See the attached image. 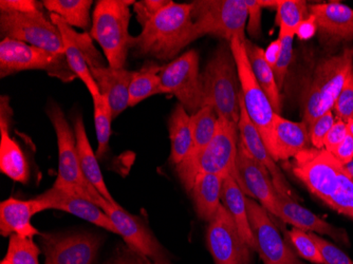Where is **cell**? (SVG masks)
<instances>
[{"mask_svg":"<svg viewBox=\"0 0 353 264\" xmlns=\"http://www.w3.org/2000/svg\"><path fill=\"white\" fill-rule=\"evenodd\" d=\"M290 170L317 199L353 220V180L332 154L311 147L293 158Z\"/></svg>","mask_w":353,"mask_h":264,"instance_id":"1","label":"cell"},{"mask_svg":"<svg viewBox=\"0 0 353 264\" xmlns=\"http://www.w3.org/2000/svg\"><path fill=\"white\" fill-rule=\"evenodd\" d=\"M192 3H170L132 37L130 49L140 57L168 61L190 45Z\"/></svg>","mask_w":353,"mask_h":264,"instance_id":"2","label":"cell"},{"mask_svg":"<svg viewBox=\"0 0 353 264\" xmlns=\"http://www.w3.org/2000/svg\"><path fill=\"white\" fill-rule=\"evenodd\" d=\"M352 69L353 45L343 47L340 52L317 61L301 105L303 122L309 129L319 116L332 110Z\"/></svg>","mask_w":353,"mask_h":264,"instance_id":"3","label":"cell"},{"mask_svg":"<svg viewBox=\"0 0 353 264\" xmlns=\"http://www.w3.org/2000/svg\"><path fill=\"white\" fill-rule=\"evenodd\" d=\"M203 106L210 105L218 116L237 125L241 92L237 65L229 43H221L201 73Z\"/></svg>","mask_w":353,"mask_h":264,"instance_id":"4","label":"cell"},{"mask_svg":"<svg viewBox=\"0 0 353 264\" xmlns=\"http://www.w3.org/2000/svg\"><path fill=\"white\" fill-rule=\"evenodd\" d=\"M134 0H100L92 13L91 39L98 41L111 68L126 63L132 37L130 35V7Z\"/></svg>","mask_w":353,"mask_h":264,"instance_id":"5","label":"cell"},{"mask_svg":"<svg viewBox=\"0 0 353 264\" xmlns=\"http://www.w3.org/2000/svg\"><path fill=\"white\" fill-rule=\"evenodd\" d=\"M190 43L205 35L227 41L238 37L245 41L249 19L245 0H196L192 1Z\"/></svg>","mask_w":353,"mask_h":264,"instance_id":"6","label":"cell"},{"mask_svg":"<svg viewBox=\"0 0 353 264\" xmlns=\"http://www.w3.org/2000/svg\"><path fill=\"white\" fill-rule=\"evenodd\" d=\"M47 115L54 127L59 148V170L53 186L94 203L100 194L87 182L83 174L74 130L67 121L65 112L57 103L50 102L48 104Z\"/></svg>","mask_w":353,"mask_h":264,"instance_id":"7","label":"cell"},{"mask_svg":"<svg viewBox=\"0 0 353 264\" xmlns=\"http://www.w3.org/2000/svg\"><path fill=\"white\" fill-rule=\"evenodd\" d=\"M238 143L239 130L237 125L219 116L213 139L197 159L190 164L176 167V174L185 190L190 192L199 174H217L223 179L231 174L237 158Z\"/></svg>","mask_w":353,"mask_h":264,"instance_id":"8","label":"cell"},{"mask_svg":"<svg viewBox=\"0 0 353 264\" xmlns=\"http://www.w3.org/2000/svg\"><path fill=\"white\" fill-rule=\"evenodd\" d=\"M28 70L46 71L63 83L77 79L69 67L66 55L54 54L15 39L0 43V77Z\"/></svg>","mask_w":353,"mask_h":264,"instance_id":"9","label":"cell"},{"mask_svg":"<svg viewBox=\"0 0 353 264\" xmlns=\"http://www.w3.org/2000/svg\"><path fill=\"white\" fill-rule=\"evenodd\" d=\"M230 45L237 65L243 105L249 118L251 119L256 129L259 130L268 150L271 142L272 128H273L275 115L274 109L272 107L265 91L255 79L247 52H245L243 41L235 37L230 41Z\"/></svg>","mask_w":353,"mask_h":264,"instance_id":"10","label":"cell"},{"mask_svg":"<svg viewBox=\"0 0 353 264\" xmlns=\"http://www.w3.org/2000/svg\"><path fill=\"white\" fill-rule=\"evenodd\" d=\"M161 87L164 94H172L179 101L190 115L203 106L201 72L199 69V54L190 50L163 65Z\"/></svg>","mask_w":353,"mask_h":264,"instance_id":"11","label":"cell"},{"mask_svg":"<svg viewBox=\"0 0 353 264\" xmlns=\"http://www.w3.org/2000/svg\"><path fill=\"white\" fill-rule=\"evenodd\" d=\"M0 33L3 39H15L48 52L65 54L61 32L45 13H0Z\"/></svg>","mask_w":353,"mask_h":264,"instance_id":"12","label":"cell"},{"mask_svg":"<svg viewBox=\"0 0 353 264\" xmlns=\"http://www.w3.org/2000/svg\"><path fill=\"white\" fill-rule=\"evenodd\" d=\"M97 205L106 212L118 230V235L122 236L130 249L145 256L156 264H170L168 251L157 240L143 219L127 212L119 204L109 203L102 196L97 201Z\"/></svg>","mask_w":353,"mask_h":264,"instance_id":"13","label":"cell"},{"mask_svg":"<svg viewBox=\"0 0 353 264\" xmlns=\"http://www.w3.org/2000/svg\"><path fill=\"white\" fill-rule=\"evenodd\" d=\"M50 19L61 32L65 45V55L71 70L77 79L84 83L91 97L101 95L90 68H102L108 65L105 63L102 55L93 45L90 34L77 33L55 14H50Z\"/></svg>","mask_w":353,"mask_h":264,"instance_id":"14","label":"cell"},{"mask_svg":"<svg viewBox=\"0 0 353 264\" xmlns=\"http://www.w3.org/2000/svg\"><path fill=\"white\" fill-rule=\"evenodd\" d=\"M245 202L256 252L263 264H307L299 259V256L281 238L269 212L249 196Z\"/></svg>","mask_w":353,"mask_h":264,"instance_id":"15","label":"cell"},{"mask_svg":"<svg viewBox=\"0 0 353 264\" xmlns=\"http://www.w3.org/2000/svg\"><path fill=\"white\" fill-rule=\"evenodd\" d=\"M206 243L215 264H252V250L245 243L235 222L223 205L208 222Z\"/></svg>","mask_w":353,"mask_h":264,"instance_id":"16","label":"cell"},{"mask_svg":"<svg viewBox=\"0 0 353 264\" xmlns=\"http://www.w3.org/2000/svg\"><path fill=\"white\" fill-rule=\"evenodd\" d=\"M231 176L245 196L259 201V204L269 214L277 218L276 203L279 192L275 188L273 180L267 168L248 152L240 138L237 158Z\"/></svg>","mask_w":353,"mask_h":264,"instance_id":"17","label":"cell"},{"mask_svg":"<svg viewBox=\"0 0 353 264\" xmlns=\"http://www.w3.org/2000/svg\"><path fill=\"white\" fill-rule=\"evenodd\" d=\"M45 264H93L101 240L85 233H41Z\"/></svg>","mask_w":353,"mask_h":264,"instance_id":"18","label":"cell"},{"mask_svg":"<svg viewBox=\"0 0 353 264\" xmlns=\"http://www.w3.org/2000/svg\"><path fill=\"white\" fill-rule=\"evenodd\" d=\"M314 19L319 41L328 55L335 54L341 45L353 43V9L340 3L309 5Z\"/></svg>","mask_w":353,"mask_h":264,"instance_id":"19","label":"cell"},{"mask_svg":"<svg viewBox=\"0 0 353 264\" xmlns=\"http://www.w3.org/2000/svg\"><path fill=\"white\" fill-rule=\"evenodd\" d=\"M239 104L240 119L239 123H238V130H239L240 140L245 145V150L256 161H259L261 164H263L267 168L277 192L281 196H289L291 199L297 201L299 196L293 190L292 186L288 182L285 174L279 167V165L276 164L274 159L272 158L263 139H261V134H259V130L256 129V127L252 123L251 119L249 118L245 105H243L241 92L239 95Z\"/></svg>","mask_w":353,"mask_h":264,"instance_id":"20","label":"cell"},{"mask_svg":"<svg viewBox=\"0 0 353 264\" xmlns=\"http://www.w3.org/2000/svg\"><path fill=\"white\" fill-rule=\"evenodd\" d=\"M35 199L39 202V212L47 210H61L86 220L111 233L118 234V230L106 212L82 196H74L52 186Z\"/></svg>","mask_w":353,"mask_h":264,"instance_id":"21","label":"cell"},{"mask_svg":"<svg viewBox=\"0 0 353 264\" xmlns=\"http://www.w3.org/2000/svg\"><path fill=\"white\" fill-rule=\"evenodd\" d=\"M276 212L277 218L285 223L291 224L294 227L308 233L328 236L334 241L349 245L348 234L344 228L336 227L328 223L289 196H281L279 194Z\"/></svg>","mask_w":353,"mask_h":264,"instance_id":"22","label":"cell"},{"mask_svg":"<svg viewBox=\"0 0 353 264\" xmlns=\"http://www.w3.org/2000/svg\"><path fill=\"white\" fill-rule=\"evenodd\" d=\"M311 147L309 128L305 123L292 122L275 113L268 148L275 162L290 160Z\"/></svg>","mask_w":353,"mask_h":264,"instance_id":"23","label":"cell"},{"mask_svg":"<svg viewBox=\"0 0 353 264\" xmlns=\"http://www.w3.org/2000/svg\"><path fill=\"white\" fill-rule=\"evenodd\" d=\"M90 71L101 95L106 99L112 116L116 119L130 107V87L134 71L111 68L109 65L90 68Z\"/></svg>","mask_w":353,"mask_h":264,"instance_id":"24","label":"cell"},{"mask_svg":"<svg viewBox=\"0 0 353 264\" xmlns=\"http://www.w3.org/2000/svg\"><path fill=\"white\" fill-rule=\"evenodd\" d=\"M37 200H19L9 198L0 204V234L3 237L19 235L21 237L34 238L39 230L32 224V218L39 214Z\"/></svg>","mask_w":353,"mask_h":264,"instance_id":"25","label":"cell"},{"mask_svg":"<svg viewBox=\"0 0 353 264\" xmlns=\"http://www.w3.org/2000/svg\"><path fill=\"white\" fill-rule=\"evenodd\" d=\"M10 116L12 110L8 106L7 112L1 109L0 120V170L11 180L26 184L30 179L29 163L19 143L9 134Z\"/></svg>","mask_w":353,"mask_h":264,"instance_id":"26","label":"cell"},{"mask_svg":"<svg viewBox=\"0 0 353 264\" xmlns=\"http://www.w3.org/2000/svg\"><path fill=\"white\" fill-rule=\"evenodd\" d=\"M73 130H74L75 139H77V154H79V165L82 170L85 179L90 185L98 190L99 194L105 198L109 203L116 205L117 201L114 196H111L104 176L99 164L98 156L93 152L88 136H87L86 128H85L84 120L82 115L77 114L73 118Z\"/></svg>","mask_w":353,"mask_h":264,"instance_id":"27","label":"cell"},{"mask_svg":"<svg viewBox=\"0 0 353 264\" xmlns=\"http://www.w3.org/2000/svg\"><path fill=\"white\" fill-rule=\"evenodd\" d=\"M247 196L240 190L231 174L224 179L222 184L221 203L231 214L238 232L252 251H256L255 240L250 225L247 208Z\"/></svg>","mask_w":353,"mask_h":264,"instance_id":"28","label":"cell"},{"mask_svg":"<svg viewBox=\"0 0 353 264\" xmlns=\"http://www.w3.org/2000/svg\"><path fill=\"white\" fill-rule=\"evenodd\" d=\"M224 179L213 174L197 176L190 194L200 219L211 222L221 205L222 184Z\"/></svg>","mask_w":353,"mask_h":264,"instance_id":"29","label":"cell"},{"mask_svg":"<svg viewBox=\"0 0 353 264\" xmlns=\"http://www.w3.org/2000/svg\"><path fill=\"white\" fill-rule=\"evenodd\" d=\"M168 131L172 143L170 162L176 166L188 158L192 148V116L180 103L170 115Z\"/></svg>","mask_w":353,"mask_h":264,"instance_id":"30","label":"cell"},{"mask_svg":"<svg viewBox=\"0 0 353 264\" xmlns=\"http://www.w3.org/2000/svg\"><path fill=\"white\" fill-rule=\"evenodd\" d=\"M245 52L251 65L255 79L259 81L265 95L269 99L272 107L274 109L275 113H281V90L277 86L276 79H275L274 71L268 63L265 57V50L259 45L252 43L249 39L243 41Z\"/></svg>","mask_w":353,"mask_h":264,"instance_id":"31","label":"cell"},{"mask_svg":"<svg viewBox=\"0 0 353 264\" xmlns=\"http://www.w3.org/2000/svg\"><path fill=\"white\" fill-rule=\"evenodd\" d=\"M190 116L192 124V148L188 158L176 166H183L194 162L208 143L211 142L217 128L219 116L215 109L210 105L202 106L198 112Z\"/></svg>","mask_w":353,"mask_h":264,"instance_id":"32","label":"cell"},{"mask_svg":"<svg viewBox=\"0 0 353 264\" xmlns=\"http://www.w3.org/2000/svg\"><path fill=\"white\" fill-rule=\"evenodd\" d=\"M163 65L154 61H148L142 68L134 71L130 87V107L137 106L139 103L157 94H164L161 87V73Z\"/></svg>","mask_w":353,"mask_h":264,"instance_id":"33","label":"cell"},{"mask_svg":"<svg viewBox=\"0 0 353 264\" xmlns=\"http://www.w3.org/2000/svg\"><path fill=\"white\" fill-rule=\"evenodd\" d=\"M41 3L50 14L59 16L71 28L88 29L93 3L91 0H45Z\"/></svg>","mask_w":353,"mask_h":264,"instance_id":"34","label":"cell"},{"mask_svg":"<svg viewBox=\"0 0 353 264\" xmlns=\"http://www.w3.org/2000/svg\"><path fill=\"white\" fill-rule=\"evenodd\" d=\"M276 12V25L279 27V37H295L299 26L310 19L308 3L303 0H281Z\"/></svg>","mask_w":353,"mask_h":264,"instance_id":"35","label":"cell"},{"mask_svg":"<svg viewBox=\"0 0 353 264\" xmlns=\"http://www.w3.org/2000/svg\"><path fill=\"white\" fill-rule=\"evenodd\" d=\"M93 110H94V125L98 150L97 156L102 159L109 150V141L111 136V122L114 120L110 106L106 99L102 95L92 97Z\"/></svg>","mask_w":353,"mask_h":264,"instance_id":"36","label":"cell"},{"mask_svg":"<svg viewBox=\"0 0 353 264\" xmlns=\"http://www.w3.org/2000/svg\"><path fill=\"white\" fill-rule=\"evenodd\" d=\"M41 250L33 238L12 235L10 237L6 259L11 264H39Z\"/></svg>","mask_w":353,"mask_h":264,"instance_id":"37","label":"cell"},{"mask_svg":"<svg viewBox=\"0 0 353 264\" xmlns=\"http://www.w3.org/2000/svg\"><path fill=\"white\" fill-rule=\"evenodd\" d=\"M289 241L292 244L295 254L301 259L307 260L313 264H325L324 258L319 251V246L311 238L310 234L305 230L293 227L288 233Z\"/></svg>","mask_w":353,"mask_h":264,"instance_id":"38","label":"cell"},{"mask_svg":"<svg viewBox=\"0 0 353 264\" xmlns=\"http://www.w3.org/2000/svg\"><path fill=\"white\" fill-rule=\"evenodd\" d=\"M332 110L336 120L348 123L353 119V69L349 73Z\"/></svg>","mask_w":353,"mask_h":264,"instance_id":"39","label":"cell"},{"mask_svg":"<svg viewBox=\"0 0 353 264\" xmlns=\"http://www.w3.org/2000/svg\"><path fill=\"white\" fill-rule=\"evenodd\" d=\"M281 39V53H279V61L274 68L275 79H276L277 86L279 90L283 88L285 75H287L289 67L293 57V39L292 35H285L279 37Z\"/></svg>","mask_w":353,"mask_h":264,"instance_id":"40","label":"cell"},{"mask_svg":"<svg viewBox=\"0 0 353 264\" xmlns=\"http://www.w3.org/2000/svg\"><path fill=\"white\" fill-rule=\"evenodd\" d=\"M335 123L334 114L332 110L324 113L322 116H319L312 126L309 129L310 134L311 145L313 148L316 150H324V142L330 129L332 128Z\"/></svg>","mask_w":353,"mask_h":264,"instance_id":"41","label":"cell"},{"mask_svg":"<svg viewBox=\"0 0 353 264\" xmlns=\"http://www.w3.org/2000/svg\"><path fill=\"white\" fill-rule=\"evenodd\" d=\"M310 234L311 238L314 240L316 245L319 246V251H321L323 258H324L325 264H353L350 257L345 254L342 250L339 249L338 246L327 241L324 238L319 237L317 234Z\"/></svg>","mask_w":353,"mask_h":264,"instance_id":"42","label":"cell"},{"mask_svg":"<svg viewBox=\"0 0 353 264\" xmlns=\"http://www.w3.org/2000/svg\"><path fill=\"white\" fill-rule=\"evenodd\" d=\"M172 1L168 0H142L136 1L134 12L136 13L137 21L142 28L145 27L159 12L168 7Z\"/></svg>","mask_w":353,"mask_h":264,"instance_id":"43","label":"cell"},{"mask_svg":"<svg viewBox=\"0 0 353 264\" xmlns=\"http://www.w3.org/2000/svg\"><path fill=\"white\" fill-rule=\"evenodd\" d=\"M43 3L35 0H1L0 13H43Z\"/></svg>","mask_w":353,"mask_h":264,"instance_id":"44","label":"cell"},{"mask_svg":"<svg viewBox=\"0 0 353 264\" xmlns=\"http://www.w3.org/2000/svg\"><path fill=\"white\" fill-rule=\"evenodd\" d=\"M248 12H249V30L250 35L252 37H259L261 32V10L263 9L261 6V0H245Z\"/></svg>","mask_w":353,"mask_h":264,"instance_id":"45","label":"cell"},{"mask_svg":"<svg viewBox=\"0 0 353 264\" xmlns=\"http://www.w3.org/2000/svg\"><path fill=\"white\" fill-rule=\"evenodd\" d=\"M106 264H156L145 256L140 255L132 251L128 246L122 247L117 252L116 255L111 258Z\"/></svg>","mask_w":353,"mask_h":264,"instance_id":"46","label":"cell"},{"mask_svg":"<svg viewBox=\"0 0 353 264\" xmlns=\"http://www.w3.org/2000/svg\"><path fill=\"white\" fill-rule=\"evenodd\" d=\"M348 134V128H347V123L342 121L335 120L332 128L327 134L324 142V150L331 152L334 150L335 147L339 146L341 143L344 141Z\"/></svg>","mask_w":353,"mask_h":264,"instance_id":"47","label":"cell"},{"mask_svg":"<svg viewBox=\"0 0 353 264\" xmlns=\"http://www.w3.org/2000/svg\"><path fill=\"white\" fill-rule=\"evenodd\" d=\"M341 164H347L353 160V139L350 134H347L342 143L330 152Z\"/></svg>","mask_w":353,"mask_h":264,"instance_id":"48","label":"cell"},{"mask_svg":"<svg viewBox=\"0 0 353 264\" xmlns=\"http://www.w3.org/2000/svg\"><path fill=\"white\" fill-rule=\"evenodd\" d=\"M316 33V26H315L314 19L310 15V19L303 21L299 29H297L296 34L301 39H308L312 37Z\"/></svg>","mask_w":353,"mask_h":264,"instance_id":"49","label":"cell"},{"mask_svg":"<svg viewBox=\"0 0 353 264\" xmlns=\"http://www.w3.org/2000/svg\"><path fill=\"white\" fill-rule=\"evenodd\" d=\"M279 53H281V39L273 41L271 45L268 47L267 50H265V57L269 65H271L272 69L274 71L275 65H276L277 61H279Z\"/></svg>","mask_w":353,"mask_h":264,"instance_id":"50","label":"cell"},{"mask_svg":"<svg viewBox=\"0 0 353 264\" xmlns=\"http://www.w3.org/2000/svg\"><path fill=\"white\" fill-rule=\"evenodd\" d=\"M343 168H344L346 174H348V176H350V178L353 180V160L350 161L349 163H347V164L343 165Z\"/></svg>","mask_w":353,"mask_h":264,"instance_id":"51","label":"cell"},{"mask_svg":"<svg viewBox=\"0 0 353 264\" xmlns=\"http://www.w3.org/2000/svg\"><path fill=\"white\" fill-rule=\"evenodd\" d=\"M347 128H348V134H350L353 139V119H351V120L348 121V123H347Z\"/></svg>","mask_w":353,"mask_h":264,"instance_id":"52","label":"cell"},{"mask_svg":"<svg viewBox=\"0 0 353 264\" xmlns=\"http://www.w3.org/2000/svg\"><path fill=\"white\" fill-rule=\"evenodd\" d=\"M0 264H11V263H10V262L8 261V260L6 259V258H5V259H3V261H1V263H0Z\"/></svg>","mask_w":353,"mask_h":264,"instance_id":"53","label":"cell"}]
</instances>
